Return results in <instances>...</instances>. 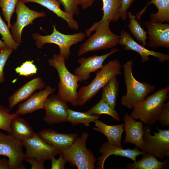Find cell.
Segmentation results:
<instances>
[{"label": "cell", "instance_id": "6da1fadb", "mask_svg": "<svg viewBox=\"0 0 169 169\" xmlns=\"http://www.w3.org/2000/svg\"><path fill=\"white\" fill-rule=\"evenodd\" d=\"M65 60L59 54H54L51 58L48 59V62L49 66L56 69L59 78L57 96L61 100L76 106L78 105V82L80 80L79 77L69 71Z\"/></svg>", "mask_w": 169, "mask_h": 169}, {"label": "cell", "instance_id": "7a4b0ae2", "mask_svg": "<svg viewBox=\"0 0 169 169\" xmlns=\"http://www.w3.org/2000/svg\"><path fill=\"white\" fill-rule=\"evenodd\" d=\"M110 22L106 21L96 22L85 31L86 36L95 33L80 46L78 55L80 56L92 51L106 50L118 44L120 36L113 33L110 27Z\"/></svg>", "mask_w": 169, "mask_h": 169}, {"label": "cell", "instance_id": "3957f363", "mask_svg": "<svg viewBox=\"0 0 169 169\" xmlns=\"http://www.w3.org/2000/svg\"><path fill=\"white\" fill-rule=\"evenodd\" d=\"M169 86L158 90L137 103L133 108L131 116L140 119L146 125L155 124L165 102L168 97Z\"/></svg>", "mask_w": 169, "mask_h": 169}, {"label": "cell", "instance_id": "277c9868", "mask_svg": "<svg viewBox=\"0 0 169 169\" xmlns=\"http://www.w3.org/2000/svg\"><path fill=\"white\" fill-rule=\"evenodd\" d=\"M121 68L120 62L117 59L110 60L103 65L89 85L82 86L78 91V105H83L95 97L111 78L121 74Z\"/></svg>", "mask_w": 169, "mask_h": 169}, {"label": "cell", "instance_id": "5b68a950", "mask_svg": "<svg viewBox=\"0 0 169 169\" xmlns=\"http://www.w3.org/2000/svg\"><path fill=\"white\" fill-rule=\"evenodd\" d=\"M133 61H127L123 65L125 82L127 92L122 96L121 105L128 109H133L138 102L144 100L153 91L154 86L146 82H140L134 77L132 73Z\"/></svg>", "mask_w": 169, "mask_h": 169}, {"label": "cell", "instance_id": "8992f818", "mask_svg": "<svg viewBox=\"0 0 169 169\" xmlns=\"http://www.w3.org/2000/svg\"><path fill=\"white\" fill-rule=\"evenodd\" d=\"M89 135L88 133L83 132L70 148L61 151L67 162L72 167L76 166L78 169L95 168L97 158L86 146Z\"/></svg>", "mask_w": 169, "mask_h": 169}, {"label": "cell", "instance_id": "52a82bcc", "mask_svg": "<svg viewBox=\"0 0 169 169\" xmlns=\"http://www.w3.org/2000/svg\"><path fill=\"white\" fill-rule=\"evenodd\" d=\"M53 32L50 35L43 36L38 33L31 34L35 41L37 48L41 49L46 44L52 43L57 45L59 49V54L65 60H67L71 54L70 48L73 45L82 41L86 35L84 32H80L72 34H66L61 33L53 25Z\"/></svg>", "mask_w": 169, "mask_h": 169}, {"label": "cell", "instance_id": "ba28073f", "mask_svg": "<svg viewBox=\"0 0 169 169\" xmlns=\"http://www.w3.org/2000/svg\"><path fill=\"white\" fill-rule=\"evenodd\" d=\"M157 129L158 132L153 131L152 135L151 127H143L144 144L142 150L161 160L169 156V129L161 130L157 127Z\"/></svg>", "mask_w": 169, "mask_h": 169}, {"label": "cell", "instance_id": "9c48e42d", "mask_svg": "<svg viewBox=\"0 0 169 169\" xmlns=\"http://www.w3.org/2000/svg\"><path fill=\"white\" fill-rule=\"evenodd\" d=\"M23 146L22 141L0 131V156L8 158L9 169H26Z\"/></svg>", "mask_w": 169, "mask_h": 169}, {"label": "cell", "instance_id": "30bf717a", "mask_svg": "<svg viewBox=\"0 0 169 169\" xmlns=\"http://www.w3.org/2000/svg\"><path fill=\"white\" fill-rule=\"evenodd\" d=\"M17 14L16 22L11 28L12 35L15 41L19 44L22 43V33L24 28L33 24L35 19L44 17V12H38L32 10L26 6L23 0H19L15 8Z\"/></svg>", "mask_w": 169, "mask_h": 169}, {"label": "cell", "instance_id": "8fae6325", "mask_svg": "<svg viewBox=\"0 0 169 169\" xmlns=\"http://www.w3.org/2000/svg\"><path fill=\"white\" fill-rule=\"evenodd\" d=\"M26 149L25 158H35L44 161L51 160L61 151L57 149L43 140L38 134L35 133L32 138L22 141Z\"/></svg>", "mask_w": 169, "mask_h": 169}, {"label": "cell", "instance_id": "7c38bea8", "mask_svg": "<svg viewBox=\"0 0 169 169\" xmlns=\"http://www.w3.org/2000/svg\"><path fill=\"white\" fill-rule=\"evenodd\" d=\"M67 103L60 100L56 95L49 96L44 103L46 115L44 120L49 125L66 121Z\"/></svg>", "mask_w": 169, "mask_h": 169}, {"label": "cell", "instance_id": "4fadbf2b", "mask_svg": "<svg viewBox=\"0 0 169 169\" xmlns=\"http://www.w3.org/2000/svg\"><path fill=\"white\" fill-rule=\"evenodd\" d=\"M120 50L119 49L114 48L108 53L102 55H95L87 58H79L77 62L80 65L75 69L74 74L79 77L80 81H86L90 78V73L102 68L104 61L108 57Z\"/></svg>", "mask_w": 169, "mask_h": 169}, {"label": "cell", "instance_id": "5bb4252c", "mask_svg": "<svg viewBox=\"0 0 169 169\" xmlns=\"http://www.w3.org/2000/svg\"><path fill=\"white\" fill-rule=\"evenodd\" d=\"M120 36L118 44L123 46L125 50H132L137 53L141 56V61L143 63L149 60V56L157 58L159 61L161 63L169 60V55L147 49L136 42L129 33L124 30L121 31Z\"/></svg>", "mask_w": 169, "mask_h": 169}, {"label": "cell", "instance_id": "9a60e30c", "mask_svg": "<svg viewBox=\"0 0 169 169\" xmlns=\"http://www.w3.org/2000/svg\"><path fill=\"white\" fill-rule=\"evenodd\" d=\"M149 35L148 47H163L169 49V24L144 21Z\"/></svg>", "mask_w": 169, "mask_h": 169}, {"label": "cell", "instance_id": "2e32d148", "mask_svg": "<svg viewBox=\"0 0 169 169\" xmlns=\"http://www.w3.org/2000/svg\"><path fill=\"white\" fill-rule=\"evenodd\" d=\"M99 153L102 154V155L98 158V161L97 164L98 167L96 168L97 169H104V164L106 159L111 155L125 157L131 159L135 162L138 156L144 155L146 153L143 151L139 150L136 146L132 149L129 148L124 149L121 147L110 144L108 142L102 145Z\"/></svg>", "mask_w": 169, "mask_h": 169}, {"label": "cell", "instance_id": "e0dca14e", "mask_svg": "<svg viewBox=\"0 0 169 169\" xmlns=\"http://www.w3.org/2000/svg\"><path fill=\"white\" fill-rule=\"evenodd\" d=\"M55 90V88L47 85L43 90L32 95L25 101L19 104L16 113L18 115H25L39 109H44L45 100Z\"/></svg>", "mask_w": 169, "mask_h": 169}, {"label": "cell", "instance_id": "ac0fdd59", "mask_svg": "<svg viewBox=\"0 0 169 169\" xmlns=\"http://www.w3.org/2000/svg\"><path fill=\"white\" fill-rule=\"evenodd\" d=\"M38 134L48 144L61 151L70 148L78 136L77 133L63 134L52 129L43 130Z\"/></svg>", "mask_w": 169, "mask_h": 169}, {"label": "cell", "instance_id": "d6986e66", "mask_svg": "<svg viewBox=\"0 0 169 169\" xmlns=\"http://www.w3.org/2000/svg\"><path fill=\"white\" fill-rule=\"evenodd\" d=\"M123 120L126 133L124 143L133 144L142 150L144 144L142 122L136 121L128 114L125 115Z\"/></svg>", "mask_w": 169, "mask_h": 169}, {"label": "cell", "instance_id": "ffe728a7", "mask_svg": "<svg viewBox=\"0 0 169 169\" xmlns=\"http://www.w3.org/2000/svg\"><path fill=\"white\" fill-rule=\"evenodd\" d=\"M45 87V82L39 77L27 82L8 97L9 108L12 110L16 105L29 97L35 91L42 90Z\"/></svg>", "mask_w": 169, "mask_h": 169}, {"label": "cell", "instance_id": "44dd1931", "mask_svg": "<svg viewBox=\"0 0 169 169\" xmlns=\"http://www.w3.org/2000/svg\"><path fill=\"white\" fill-rule=\"evenodd\" d=\"M24 3L33 2L38 3L54 13L66 21L69 27L77 31L79 28L77 21L74 20V16L63 11L60 8V3L57 0H23Z\"/></svg>", "mask_w": 169, "mask_h": 169}, {"label": "cell", "instance_id": "7402d4cb", "mask_svg": "<svg viewBox=\"0 0 169 169\" xmlns=\"http://www.w3.org/2000/svg\"><path fill=\"white\" fill-rule=\"evenodd\" d=\"M94 122L95 127L93 128L94 130L103 134L109 143L121 147V136L124 131V124L109 125L98 119Z\"/></svg>", "mask_w": 169, "mask_h": 169}, {"label": "cell", "instance_id": "603a6c76", "mask_svg": "<svg viewBox=\"0 0 169 169\" xmlns=\"http://www.w3.org/2000/svg\"><path fill=\"white\" fill-rule=\"evenodd\" d=\"M10 127V135L21 141L32 138L35 133L25 119L19 116L12 120Z\"/></svg>", "mask_w": 169, "mask_h": 169}, {"label": "cell", "instance_id": "cb8c5ba5", "mask_svg": "<svg viewBox=\"0 0 169 169\" xmlns=\"http://www.w3.org/2000/svg\"><path fill=\"white\" fill-rule=\"evenodd\" d=\"M143 157L134 163L127 164L126 169H161L167 163V160L162 162L158 161L153 155L146 153Z\"/></svg>", "mask_w": 169, "mask_h": 169}, {"label": "cell", "instance_id": "d4e9b609", "mask_svg": "<svg viewBox=\"0 0 169 169\" xmlns=\"http://www.w3.org/2000/svg\"><path fill=\"white\" fill-rule=\"evenodd\" d=\"M103 3V15L100 21H117L120 18L119 10L122 5V0H101Z\"/></svg>", "mask_w": 169, "mask_h": 169}, {"label": "cell", "instance_id": "484cf974", "mask_svg": "<svg viewBox=\"0 0 169 169\" xmlns=\"http://www.w3.org/2000/svg\"><path fill=\"white\" fill-rule=\"evenodd\" d=\"M119 87V84L115 76L102 88V99L113 109L115 107Z\"/></svg>", "mask_w": 169, "mask_h": 169}, {"label": "cell", "instance_id": "4316f807", "mask_svg": "<svg viewBox=\"0 0 169 169\" xmlns=\"http://www.w3.org/2000/svg\"><path fill=\"white\" fill-rule=\"evenodd\" d=\"M151 4H154L157 8V13L151 14L150 21L153 22L163 23L169 22V0H151L146 5L145 7Z\"/></svg>", "mask_w": 169, "mask_h": 169}, {"label": "cell", "instance_id": "83f0119b", "mask_svg": "<svg viewBox=\"0 0 169 169\" xmlns=\"http://www.w3.org/2000/svg\"><path fill=\"white\" fill-rule=\"evenodd\" d=\"M68 116L66 121L70 122L73 125L82 124L86 126H90L91 122L98 120L100 115H90L87 112L77 111L67 109Z\"/></svg>", "mask_w": 169, "mask_h": 169}, {"label": "cell", "instance_id": "f1b7e54d", "mask_svg": "<svg viewBox=\"0 0 169 169\" xmlns=\"http://www.w3.org/2000/svg\"><path fill=\"white\" fill-rule=\"evenodd\" d=\"M129 18L128 27L131 33L139 42L142 43L143 46L146 45V40L148 38L147 32L136 19V16L131 12L127 13Z\"/></svg>", "mask_w": 169, "mask_h": 169}, {"label": "cell", "instance_id": "f546056e", "mask_svg": "<svg viewBox=\"0 0 169 169\" xmlns=\"http://www.w3.org/2000/svg\"><path fill=\"white\" fill-rule=\"evenodd\" d=\"M90 115H100L104 114L109 115L117 121L120 120V115L115 110L110 106L102 98L95 105L86 112Z\"/></svg>", "mask_w": 169, "mask_h": 169}, {"label": "cell", "instance_id": "4dcf8cb0", "mask_svg": "<svg viewBox=\"0 0 169 169\" xmlns=\"http://www.w3.org/2000/svg\"><path fill=\"white\" fill-rule=\"evenodd\" d=\"M11 113V110L0 105V129L6 131L10 135V125L12 120L19 116L17 113Z\"/></svg>", "mask_w": 169, "mask_h": 169}, {"label": "cell", "instance_id": "1f68e13d", "mask_svg": "<svg viewBox=\"0 0 169 169\" xmlns=\"http://www.w3.org/2000/svg\"><path fill=\"white\" fill-rule=\"evenodd\" d=\"M0 34L3 37V42L7 48L16 50L19 44L13 39L9 30V28L3 20L0 14Z\"/></svg>", "mask_w": 169, "mask_h": 169}, {"label": "cell", "instance_id": "d6a6232c", "mask_svg": "<svg viewBox=\"0 0 169 169\" xmlns=\"http://www.w3.org/2000/svg\"><path fill=\"white\" fill-rule=\"evenodd\" d=\"M19 0H0V7L2 10V13L7 25L10 28L12 25L11 19L13 13L15 11L16 5Z\"/></svg>", "mask_w": 169, "mask_h": 169}, {"label": "cell", "instance_id": "836d02e7", "mask_svg": "<svg viewBox=\"0 0 169 169\" xmlns=\"http://www.w3.org/2000/svg\"><path fill=\"white\" fill-rule=\"evenodd\" d=\"M33 61H27L20 66L16 68L15 70L20 75L27 77L33 75L37 72V69L33 64Z\"/></svg>", "mask_w": 169, "mask_h": 169}, {"label": "cell", "instance_id": "e575fe53", "mask_svg": "<svg viewBox=\"0 0 169 169\" xmlns=\"http://www.w3.org/2000/svg\"><path fill=\"white\" fill-rule=\"evenodd\" d=\"M61 4L64 11L72 15H78L79 11V0H57Z\"/></svg>", "mask_w": 169, "mask_h": 169}, {"label": "cell", "instance_id": "d590c367", "mask_svg": "<svg viewBox=\"0 0 169 169\" xmlns=\"http://www.w3.org/2000/svg\"><path fill=\"white\" fill-rule=\"evenodd\" d=\"M13 50V49L7 48L0 51V84L5 80L4 68L7 59Z\"/></svg>", "mask_w": 169, "mask_h": 169}, {"label": "cell", "instance_id": "8d00e7d4", "mask_svg": "<svg viewBox=\"0 0 169 169\" xmlns=\"http://www.w3.org/2000/svg\"><path fill=\"white\" fill-rule=\"evenodd\" d=\"M158 121L163 126H169V102L164 104L157 117Z\"/></svg>", "mask_w": 169, "mask_h": 169}, {"label": "cell", "instance_id": "74e56055", "mask_svg": "<svg viewBox=\"0 0 169 169\" xmlns=\"http://www.w3.org/2000/svg\"><path fill=\"white\" fill-rule=\"evenodd\" d=\"M59 158L57 159L55 157L51 160V169H64L65 166L67 162L64 156L63 153L61 152L60 154Z\"/></svg>", "mask_w": 169, "mask_h": 169}, {"label": "cell", "instance_id": "f35d334b", "mask_svg": "<svg viewBox=\"0 0 169 169\" xmlns=\"http://www.w3.org/2000/svg\"><path fill=\"white\" fill-rule=\"evenodd\" d=\"M135 0H122V5L119 10L120 17L123 20L127 18V11Z\"/></svg>", "mask_w": 169, "mask_h": 169}, {"label": "cell", "instance_id": "ab89813d", "mask_svg": "<svg viewBox=\"0 0 169 169\" xmlns=\"http://www.w3.org/2000/svg\"><path fill=\"white\" fill-rule=\"evenodd\" d=\"M24 161L30 164L31 169H45V161L43 160L35 158H25Z\"/></svg>", "mask_w": 169, "mask_h": 169}, {"label": "cell", "instance_id": "60d3db41", "mask_svg": "<svg viewBox=\"0 0 169 169\" xmlns=\"http://www.w3.org/2000/svg\"><path fill=\"white\" fill-rule=\"evenodd\" d=\"M95 0H79V5L84 10L91 7Z\"/></svg>", "mask_w": 169, "mask_h": 169}, {"label": "cell", "instance_id": "b9f144b4", "mask_svg": "<svg viewBox=\"0 0 169 169\" xmlns=\"http://www.w3.org/2000/svg\"><path fill=\"white\" fill-rule=\"evenodd\" d=\"M0 169H9L8 159L6 158L0 159Z\"/></svg>", "mask_w": 169, "mask_h": 169}, {"label": "cell", "instance_id": "7bdbcfd3", "mask_svg": "<svg viewBox=\"0 0 169 169\" xmlns=\"http://www.w3.org/2000/svg\"><path fill=\"white\" fill-rule=\"evenodd\" d=\"M7 48V47H6L4 42L2 41L0 39V50H2L6 49Z\"/></svg>", "mask_w": 169, "mask_h": 169}, {"label": "cell", "instance_id": "ee69618b", "mask_svg": "<svg viewBox=\"0 0 169 169\" xmlns=\"http://www.w3.org/2000/svg\"><path fill=\"white\" fill-rule=\"evenodd\" d=\"M153 0V1H158V0Z\"/></svg>", "mask_w": 169, "mask_h": 169}, {"label": "cell", "instance_id": "f6af8a7d", "mask_svg": "<svg viewBox=\"0 0 169 169\" xmlns=\"http://www.w3.org/2000/svg\"><path fill=\"white\" fill-rule=\"evenodd\" d=\"M1 50H0V51H1Z\"/></svg>", "mask_w": 169, "mask_h": 169}]
</instances>
